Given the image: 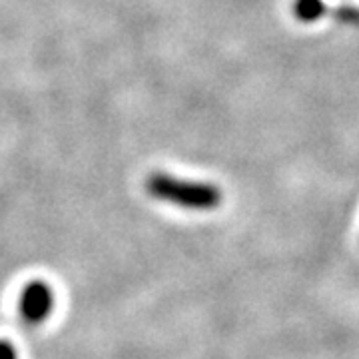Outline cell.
Returning <instances> with one entry per match:
<instances>
[{
    "mask_svg": "<svg viewBox=\"0 0 359 359\" xmlns=\"http://www.w3.org/2000/svg\"><path fill=\"white\" fill-rule=\"evenodd\" d=\"M146 190L160 202L178 205L184 210H194V212H210L222 204V192L218 186L210 182L176 178L162 172H154L148 176Z\"/></svg>",
    "mask_w": 359,
    "mask_h": 359,
    "instance_id": "cell-1",
    "label": "cell"
},
{
    "mask_svg": "<svg viewBox=\"0 0 359 359\" xmlns=\"http://www.w3.org/2000/svg\"><path fill=\"white\" fill-rule=\"evenodd\" d=\"M54 309V292L46 282H30L20 297V316L28 325H40L50 318Z\"/></svg>",
    "mask_w": 359,
    "mask_h": 359,
    "instance_id": "cell-2",
    "label": "cell"
},
{
    "mask_svg": "<svg viewBox=\"0 0 359 359\" xmlns=\"http://www.w3.org/2000/svg\"><path fill=\"white\" fill-rule=\"evenodd\" d=\"M294 14L299 22L311 25L325 14V4L323 0H295Z\"/></svg>",
    "mask_w": 359,
    "mask_h": 359,
    "instance_id": "cell-3",
    "label": "cell"
},
{
    "mask_svg": "<svg viewBox=\"0 0 359 359\" xmlns=\"http://www.w3.org/2000/svg\"><path fill=\"white\" fill-rule=\"evenodd\" d=\"M0 359H18V351L11 341H0Z\"/></svg>",
    "mask_w": 359,
    "mask_h": 359,
    "instance_id": "cell-4",
    "label": "cell"
}]
</instances>
